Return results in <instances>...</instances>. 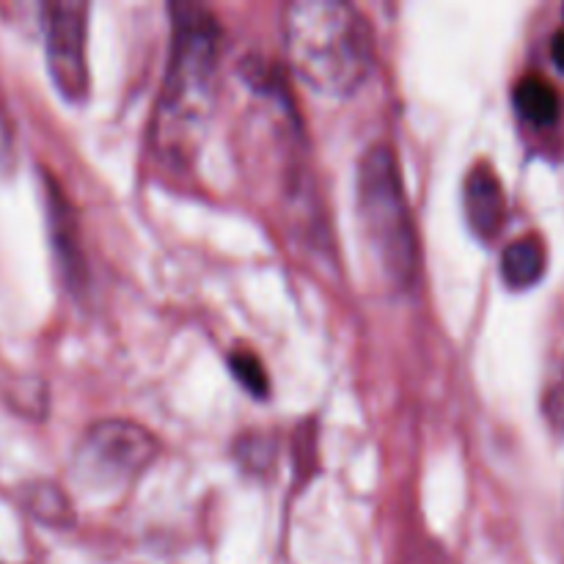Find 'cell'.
Instances as JSON below:
<instances>
[{"label": "cell", "mask_w": 564, "mask_h": 564, "mask_svg": "<svg viewBox=\"0 0 564 564\" xmlns=\"http://www.w3.org/2000/svg\"><path fill=\"white\" fill-rule=\"evenodd\" d=\"M284 47L295 75L323 97H350L372 72V28L345 0L286 6Z\"/></svg>", "instance_id": "obj_1"}, {"label": "cell", "mask_w": 564, "mask_h": 564, "mask_svg": "<svg viewBox=\"0 0 564 564\" xmlns=\"http://www.w3.org/2000/svg\"><path fill=\"white\" fill-rule=\"evenodd\" d=\"M171 20L174 42L152 132L160 152L180 160L196 149V135L209 116L220 28L213 11L196 3H174Z\"/></svg>", "instance_id": "obj_2"}, {"label": "cell", "mask_w": 564, "mask_h": 564, "mask_svg": "<svg viewBox=\"0 0 564 564\" xmlns=\"http://www.w3.org/2000/svg\"><path fill=\"white\" fill-rule=\"evenodd\" d=\"M356 196L364 242L372 251L380 275L394 290H408L419 270V242L405 182L391 147L375 143L364 152L358 163Z\"/></svg>", "instance_id": "obj_3"}, {"label": "cell", "mask_w": 564, "mask_h": 564, "mask_svg": "<svg viewBox=\"0 0 564 564\" xmlns=\"http://www.w3.org/2000/svg\"><path fill=\"white\" fill-rule=\"evenodd\" d=\"M158 457V438L124 419L91 424L77 441L72 471L88 490H121L135 482Z\"/></svg>", "instance_id": "obj_4"}, {"label": "cell", "mask_w": 564, "mask_h": 564, "mask_svg": "<svg viewBox=\"0 0 564 564\" xmlns=\"http://www.w3.org/2000/svg\"><path fill=\"white\" fill-rule=\"evenodd\" d=\"M47 69L61 97L80 102L88 94V6L80 0H53L42 6Z\"/></svg>", "instance_id": "obj_5"}, {"label": "cell", "mask_w": 564, "mask_h": 564, "mask_svg": "<svg viewBox=\"0 0 564 564\" xmlns=\"http://www.w3.org/2000/svg\"><path fill=\"white\" fill-rule=\"evenodd\" d=\"M463 209L466 220L479 240H494L507 218V198L499 174L490 163H477L463 185Z\"/></svg>", "instance_id": "obj_6"}, {"label": "cell", "mask_w": 564, "mask_h": 564, "mask_svg": "<svg viewBox=\"0 0 564 564\" xmlns=\"http://www.w3.org/2000/svg\"><path fill=\"white\" fill-rule=\"evenodd\" d=\"M44 193H47V218H50V231H53L55 253H58L64 279L75 286L83 275L75 213H72V204L66 202V196L61 193L58 182H55L50 174H44Z\"/></svg>", "instance_id": "obj_7"}, {"label": "cell", "mask_w": 564, "mask_h": 564, "mask_svg": "<svg viewBox=\"0 0 564 564\" xmlns=\"http://www.w3.org/2000/svg\"><path fill=\"white\" fill-rule=\"evenodd\" d=\"M545 273V246L538 235L518 237L501 251V279L512 290H529Z\"/></svg>", "instance_id": "obj_8"}, {"label": "cell", "mask_w": 564, "mask_h": 564, "mask_svg": "<svg viewBox=\"0 0 564 564\" xmlns=\"http://www.w3.org/2000/svg\"><path fill=\"white\" fill-rule=\"evenodd\" d=\"M512 102H516L518 113L523 119L538 127H549L560 119L562 99L556 94V88L543 75L521 77L516 83V91H512Z\"/></svg>", "instance_id": "obj_9"}, {"label": "cell", "mask_w": 564, "mask_h": 564, "mask_svg": "<svg viewBox=\"0 0 564 564\" xmlns=\"http://www.w3.org/2000/svg\"><path fill=\"white\" fill-rule=\"evenodd\" d=\"M25 507L44 523H61L69 518V505H66L64 494L50 482H36L28 488Z\"/></svg>", "instance_id": "obj_10"}, {"label": "cell", "mask_w": 564, "mask_h": 564, "mask_svg": "<svg viewBox=\"0 0 564 564\" xmlns=\"http://www.w3.org/2000/svg\"><path fill=\"white\" fill-rule=\"evenodd\" d=\"M229 367H231V375H235L237 383H240L242 389L251 391L253 397L268 394V389H270L268 372H264L262 361H259L257 356H251V352H246V350H237V352H231Z\"/></svg>", "instance_id": "obj_11"}, {"label": "cell", "mask_w": 564, "mask_h": 564, "mask_svg": "<svg viewBox=\"0 0 564 564\" xmlns=\"http://www.w3.org/2000/svg\"><path fill=\"white\" fill-rule=\"evenodd\" d=\"M551 61L556 69L564 72V25L551 36Z\"/></svg>", "instance_id": "obj_12"}, {"label": "cell", "mask_w": 564, "mask_h": 564, "mask_svg": "<svg viewBox=\"0 0 564 564\" xmlns=\"http://www.w3.org/2000/svg\"><path fill=\"white\" fill-rule=\"evenodd\" d=\"M562 14H564V9H562Z\"/></svg>", "instance_id": "obj_13"}, {"label": "cell", "mask_w": 564, "mask_h": 564, "mask_svg": "<svg viewBox=\"0 0 564 564\" xmlns=\"http://www.w3.org/2000/svg\"><path fill=\"white\" fill-rule=\"evenodd\" d=\"M0 564H6V562H0Z\"/></svg>", "instance_id": "obj_14"}]
</instances>
